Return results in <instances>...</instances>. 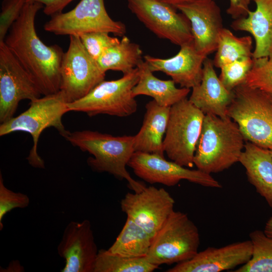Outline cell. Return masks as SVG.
Wrapping results in <instances>:
<instances>
[{
    "label": "cell",
    "mask_w": 272,
    "mask_h": 272,
    "mask_svg": "<svg viewBox=\"0 0 272 272\" xmlns=\"http://www.w3.org/2000/svg\"><path fill=\"white\" fill-rule=\"evenodd\" d=\"M44 7L36 2H26L4 42L34 79L43 95L60 90V66L64 52L58 45L48 46L38 36L36 16Z\"/></svg>",
    "instance_id": "obj_1"
},
{
    "label": "cell",
    "mask_w": 272,
    "mask_h": 272,
    "mask_svg": "<svg viewBox=\"0 0 272 272\" xmlns=\"http://www.w3.org/2000/svg\"><path fill=\"white\" fill-rule=\"evenodd\" d=\"M64 138L73 146L93 156L87 160L92 169L125 179L134 192H139L146 187L132 178L126 169L135 152L134 135L114 136L97 131L83 130L68 131Z\"/></svg>",
    "instance_id": "obj_2"
},
{
    "label": "cell",
    "mask_w": 272,
    "mask_h": 272,
    "mask_svg": "<svg viewBox=\"0 0 272 272\" xmlns=\"http://www.w3.org/2000/svg\"><path fill=\"white\" fill-rule=\"evenodd\" d=\"M245 140L238 124L229 116H205L193 163L211 174L229 169L239 162Z\"/></svg>",
    "instance_id": "obj_3"
},
{
    "label": "cell",
    "mask_w": 272,
    "mask_h": 272,
    "mask_svg": "<svg viewBox=\"0 0 272 272\" xmlns=\"http://www.w3.org/2000/svg\"><path fill=\"white\" fill-rule=\"evenodd\" d=\"M68 103L64 93L60 90L31 101L26 110L1 123L0 136L17 131L29 133L33 144L27 159L33 167L43 168L44 161L37 151L39 137L44 129L50 127L55 128L63 137L67 133L69 130L65 129L62 118L70 112Z\"/></svg>",
    "instance_id": "obj_4"
},
{
    "label": "cell",
    "mask_w": 272,
    "mask_h": 272,
    "mask_svg": "<svg viewBox=\"0 0 272 272\" xmlns=\"http://www.w3.org/2000/svg\"><path fill=\"white\" fill-rule=\"evenodd\" d=\"M227 114L238 125L245 140L260 147L272 146V94L245 83L234 90Z\"/></svg>",
    "instance_id": "obj_5"
},
{
    "label": "cell",
    "mask_w": 272,
    "mask_h": 272,
    "mask_svg": "<svg viewBox=\"0 0 272 272\" xmlns=\"http://www.w3.org/2000/svg\"><path fill=\"white\" fill-rule=\"evenodd\" d=\"M198 229L188 215L174 210L153 237L146 258L158 266L186 261L198 252Z\"/></svg>",
    "instance_id": "obj_6"
},
{
    "label": "cell",
    "mask_w": 272,
    "mask_h": 272,
    "mask_svg": "<svg viewBox=\"0 0 272 272\" xmlns=\"http://www.w3.org/2000/svg\"><path fill=\"white\" fill-rule=\"evenodd\" d=\"M139 78L137 67L120 79L104 80L84 97L68 103L69 110L83 112L91 117L101 114L118 117L130 116L137 110L132 89Z\"/></svg>",
    "instance_id": "obj_7"
},
{
    "label": "cell",
    "mask_w": 272,
    "mask_h": 272,
    "mask_svg": "<svg viewBox=\"0 0 272 272\" xmlns=\"http://www.w3.org/2000/svg\"><path fill=\"white\" fill-rule=\"evenodd\" d=\"M205 116L187 98L170 107L163 149L171 161L186 167L193 166Z\"/></svg>",
    "instance_id": "obj_8"
},
{
    "label": "cell",
    "mask_w": 272,
    "mask_h": 272,
    "mask_svg": "<svg viewBox=\"0 0 272 272\" xmlns=\"http://www.w3.org/2000/svg\"><path fill=\"white\" fill-rule=\"evenodd\" d=\"M45 31L56 35L80 36L92 32H106L123 36L125 25L108 14L104 0H81L72 10L51 16Z\"/></svg>",
    "instance_id": "obj_9"
},
{
    "label": "cell",
    "mask_w": 272,
    "mask_h": 272,
    "mask_svg": "<svg viewBox=\"0 0 272 272\" xmlns=\"http://www.w3.org/2000/svg\"><path fill=\"white\" fill-rule=\"evenodd\" d=\"M105 73L88 53L79 36H70V42L60 66V91L69 103L85 96L104 80Z\"/></svg>",
    "instance_id": "obj_10"
},
{
    "label": "cell",
    "mask_w": 272,
    "mask_h": 272,
    "mask_svg": "<svg viewBox=\"0 0 272 272\" xmlns=\"http://www.w3.org/2000/svg\"><path fill=\"white\" fill-rule=\"evenodd\" d=\"M43 95L38 85L4 41L0 42V122L14 116L20 102Z\"/></svg>",
    "instance_id": "obj_11"
},
{
    "label": "cell",
    "mask_w": 272,
    "mask_h": 272,
    "mask_svg": "<svg viewBox=\"0 0 272 272\" xmlns=\"http://www.w3.org/2000/svg\"><path fill=\"white\" fill-rule=\"evenodd\" d=\"M128 8L159 38L180 47L193 41L188 19L174 7L159 0H127Z\"/></svg>",
    "instance_id": "obj_12"
},
{
    "label": "cell",
    "mask_w": 272,
    "mask_h": 272,
    "mask_svg": "<svg viewBox=\"0 0 272 272\" xmlns=\"http://www.w3.org/2000/svg\"><path fill=\"white\" fill-rule=\"evenodd\" d=\"M127 166L133 170L135 175L150 184L161 183L173 186L182 180H186L205 187H222L211 174L197 169L185 168L157 154L135 152Z\"/></svg>",
    "instance_id": "obj_13"
},
{
    "label": "cell",
    "mask_w": 272,
    "mask_h": 272,
    "mask_svg": "<svg viewBox=\"0 0 272 272\" xmlns=\"http://www.w3.org/2000/svg\"><path fill=\"white\" fill-rule=\"evenodd\" d=\"M175 201L163 188L145 187L127 192L120 201L121 210L153 238L174 211Z\"/></svg>",
    "instance_id": "obj_14"
},
{
    "label": "cell",
    "mask_w": 272,
    "mask_h": 272,
    "mask_svg": "<svg viewBox=\"0 0 272 272\" xmlns=\"http://www.w3.org/2000/svg\"><path fill=\"white\" fill-rule=\"evenodd\" d=\"M64 259L62 272H94L98 250L91 222L71 221L66 226L57 246Z\"/></svg>",
    "instance_id": "obj_15"
},
{
    "label": "cell",
    "mask_w": 272,
    "mask_h": 272,
    "mask_svg": "<svg viewBox=\"0 0 272 272\" xmlns=\"http://www.w3.org/2000/svg\"><path fill=\"white\" fill-rule=\"evenodd\" d=\"M176 8L190 22L196 50L206 56L216 51L224 28L221 11L217 3L214 0H195Z\"/></svg>",
    "instance_id": "obj_16"
},
{
    "label": "cell",
    "mask_w": 272,
    "mask_h": 272,
    "mask_svg": "<svg viewBox=\"0 0 272 272\" xmlns=\"http://www.w3.org/2000/svg\"><path fill=\"white\" fill-rule=\"evenodd\" d=\"M252 254L250 240L221 247H209L191 258L177 263L167 272H220L231 270L246 263Z\"/></svg>",
    "instance_id": "obj_17"
},
{
    "label": "cell",
    "mask_w": 272,
    "mask_h": 272,
    "mask_svg": "<svg viewBox=\"0 0 272 272\" xmlns=\"http://www.w3.org/2000/svg\"><path fill=\"white\" fill-rule=\"evenodd\" d=\"M207 57L196 50L192 41L181 46L179 52L172 57L160 58L146 55L144 58L152 72H163L181 87L190 89L200 83Z\"/></svg>",
    "instance_id": "obj_18"
},
{
    "label": "cell",
    "mask_w": 272,
    "mask_h": 272,
    "mask_svg": "<svg viewBox=\"0 0 272 272\" xmlns=\"http://www.w3.org/2000/svg\"><path fill=\"white\" fill-rule=\"evenodd\" d=\"M213 60L207 57L203 64L200 83L193 87L189 101L205 115L226 118L227 109L234 97V91L228 90L214 69Z\"/></svg>",
    "instance_id": "obj_19"
},
{
    "label": "cell",
    "mask_w": 272,
    "mask_h": 272,
    "mask_svg": "<svg viewBox=\"0 0 272 272\" xmlns=\"http://www.w3.org/2000/svg\"><path fill=\"white\" fill-rule=\"evenodd\" d=\"M256 9L246 17L234 20L231 27L250 33L255 41L253 58L269 56L272 53V0H254Z\"/></svg>",
    "instance_id": "obj_20"
},
{
    "label": "cell",
    "mask_w": 272,
    "mask_h": 272,
    "mask_svg": "<svg viewBox=\"0 0 272 272\" xmlns=\"http://www.w3.org/2000/svg\"><path fill=\"white\" fill-rule=\"evenodd\" d=\"M171 107L159 105L154 100L146 105L142 126L134 135L135 152L157 154L164 157L163 140L166 131Z\"/></svg>",
    "instance_id": "obj_21"
},
{
    "label": "cell",
    "mask_w": 272,
    "mask_h": 272,
    "mask_svg": "<svg viewBox=\"0 0 272 272\" xmlns=\"http://www.w3.org/2000/svg\"><path fill=\"white\" fill-rule=\"evenodd\" d=\"M239 161L248 182L272 209V157L268 148L245 141Z\"/></svg>",
    "instance_id": "obj_22"
},
{
    "label": "cell",
    "mask_w": 272,
    "mask_h": 272,
    "mask_svg": "<svg viewBox=\"0 0 272 272\" xmlns=\"http://www.w3.org/2000/svg\"><path fill=\"white\" fill-rule=\"evenodd\" d=\"M139 78L132 89L134 97L139 95L151 97L159 105L171 107L186 98L190 89L177 88L172 80H162L156 77L147 63L142 60L138 65Z\"/></svg>",
    "instance_id": "obj_23"
},
{
    "label": "cell",
    "mask_w": 272,
    "mask_h": 272,
    "mask_svg": "<svg viewBox=\"0 0 272 272\" xmlns=\"http://www.w3.org/2000/svg\"><path fill=\"white\" fill-rule=\"evenodd\" d=\"M139 45L123 36L120 41L105 50L97 62L105 73L109 70L121 72L123 75L136 68L143 60Z\"/></svg>",
    "instance_id": "obj_24"
},
{
    "label": "cell",
    "mask_w": 272,
    "mask_h": 272,
    "mask_svg": "<svg viewBox=\"0 0 272 272\" xmlns=\"http://www.w3.org/2000/svg\"><path fill=\"white\" fill-rule=\"evenodd\" d=\"M152 240L145 230L127 217L121 231L108 250L127 257H146Z\"/></svg>",
    "instance_id": "obj_25"
},
{
    "label": "cell",
    "mask_w": 272,
    "mask_h": 272,
    "mask_svg": "<svg viewBox=\"0 0 272 272\" xmlns=\"http://www.w3.org/2000/svg\"><path fill=\"white\" fill-rule=\"evenodd\" d=\"M252 49L251 36L237 37L230 30L224 27L219 36L216 54L213 60L214 65L220 69L234 61L252 57Z\"/></svg>",
    "instance_id": "obj_26"
},
{
    "label": "cell",
    "mask_w": 272,
    "mask_h": 272,
    "mask_svg": "<svg viewBox=\"0 0 272 272\" xmlns=\"http://www.w3.org/2000/svg\"><path fill=\"white\" fill-rule=\"evenodd\" d=\"M159 266L150 262L146 257L131 258L99 250L94 272H152Z\"/></svg>",
    "instance_id": "obj_27"
},
{
    "label": "cell",
    "mask_w": 272,
    "mask_h": 272,
    "mask_svg": "<svg viewBox=\"0 0 272 272\" xmlns=\"http://www.w3.org/2000/svg\"><path fill=\"white\" fill-rule=\"evenodd\" d=\"M252 254L245 264L234 272H272V238L263 231L255 230L249 234Z\"/></svg>",
    "instance_id": "obj_28"
},
{
    "label": "cell",
    "mask_w": 272,
    "mask_h": 272,
    "mask_svg": "<svg viewBox=\"0 0 272 272\" xmlns=\"http://www.w3.org/2000/svg\"><path fill=\"white\" fill-rule=\"evenodd\" d=\"M253 60L245 84L272 94V53L268 56L253 58Z\"/></svg>",
    "instance_id": "obj_29"
},
{
    "label": "cell",
    "mask_w": 272,
    "mask_h": 272,
    "mask_svg": "<svg viewBox=\"0 0 272 272\" xmlns=\"http://www.w3.org/2000/svg\"><path fill=\"white\" fill-rule=\"evenodd\" d=\"M253 62V57H247L225 64L220 68L219 78L228 90L233 91L245 83Z\"/></svg>",
    "instance_id": "obj_30"
},
{
    "label": "cell",
    "mask_w": 272,
    "mask_h": 272,
    "mask_svg": "<svg viewBox=\"0 0 272 272\" xmlns=\"http://www.w3.org/2000/svg\"><path fill=\"white\" fill-rule=\"evenodd\" d=\"M30 203L28 196L22 192H15L7 187L0 173V230H3V220L9 212L16 208H25Z\"/></svg>",
    "instance_id": "obj_31"
},
{
    "label": "cell",
    "mask_w": 272,
    "mask_h": 272,
    "mask_svg": "<svg viewBox=\"0 0 272 272\" xmlns=\"http://www.w3.org/2000/svg\"><path fill=\"white\" fill-rule=\"evenodd\" d=\"M79 37L87 51L96 61L105 50L120 41L106 32L88 33Z\"/></svg>",
    "instance_id": "obj_32"
},
{
    "label": "cell",
    "mask_w": 272,
    "mask_h": 272,
    "mask_svg": "<svg viewBox=\"0 0 272 272\" xmlns=\"http://www.w3.org/2000/svg\"><path fill=\"white\" fill-rule=\"evenodd\" d=\"M26 0H3L0 13V42H3L13 24L20 17Z\"/></svg>",
    "instance_id": "obj_33"
},
{
    "label": "cell",
    "mask_w": 272,
    "mask_h": 272,
    "mask_svg": "<svg viewBox=\"0 0 272 272\" xmlns=\"http://www.w3.org/2000/svg\"><path fill=\"white\" fill-rule=\"evenodd\" d=\"M252 1L254 0H229L227 13L234 20L246 17L250 11L249 5Z\"/></svg>",
    "instance_id": "obj_34"
},
{
    "label": "cell",
    "mask_w": 272,
    "mask_h": 272,
    "mask_svg": "<svg viewBox=\"0 0 272 272\" xmlns=\"http://www.w3.org/2000/svg\"><path fill=\"white\" fill-rule=\"evenodd\" d=\"M74 0H26V2H36L44 6V13L52 16L62 12L64 8Z\"/></svg>",
    "instance_id": "obj_35"
},
{
    "label": "cell",
    "mask_w": 272,
    "mask_h": 272,
    "mask_svg": "<svg viewBox=\"0 0 272 272\" xmlns=\"http://www.w3.org/2000/svg\"><path fill=\"white\" fill-rule=\"evenodd\" d=\"M176 8L177 6L188 3L195 0H159Z\"/></svg>",
    "instance_id": "obj_36"
},
{
    "label": "cell",
    "mask_w": 272,
    "mask_h": 272,
    "mask_svg": "<svg viewBox=\"0 0 272 272\" xmlns=\"http://www.w3.org/2000/svg\"><path fill=\"white\" fill-rule=\"evenodd\" d=\"M263 231L267 236L272 238V217L265 223Z\"/></svg>",
    "instance_id": "obj_37"
},
{
    "label": "cell",
    "mask_w": 272,
    "mask_h": 272,
    "mask_svg": "<svg viewBox=\"0 0 272 272\" xmlns=\"http://www.w3.org/2000/svg\"><path fill=\"white\" fill-rule=\"evenodd\" d=\"M270 152L271 157H272V146L268 148Z\"/></svg>",
    "instance_id": "obj_38"
}]
</instances>
